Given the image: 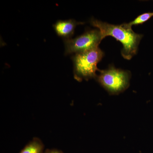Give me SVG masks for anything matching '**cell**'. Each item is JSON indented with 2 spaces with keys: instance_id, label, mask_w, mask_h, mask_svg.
Returning <instances> with one entry per match:
<instances>
[{
  "instance_id": "6",
  "label": "cell",
  "mask_w": 153,
  "mask_h": 153,
  "mask_svg": "<svg viewBox=\"0 0 153 153\" xmlns=\"http://www.w3.org/2000/svg\"><path fill=\"white\" fill-rule=\"evenodd\" d=\"M44 145L41 140L38 138H35L20 153H44Z\"/></svg>"
},
{
  "instance_id": "4",
  "label": "cell",
  "mask_w": 153,
  "mask_h": 153,
  "mask_svg": "<svg viewBox=\"0 0 153 153\" xmlns=\"http://www.w3.org/2000/svg\"><path fill=\"white\" fill-rule=\"evenodd\" d=\"M103 39L99 30H88L74 39H64L66 55L86 52L98 47Z\"/></svg>"
},
{
  "instance_id": "7",
  "label": "cell",
  "mask_w": 153,
  "mask_h": 153,
  "mask_svg": "<svg viewBox=\"0 0 153 153\" xmlns=\"http://www.w3.org/2000/svg\"><path fill=\"white\" fill-rule=\"evenodd\" d=\"M153 16V12L152 13H147L141 14L137 17L134 20L129 22L126 23L127 25L130 27H131L133 25H142Z\"/></svg>"
},
{
  "instance_id": "1",
  "label": "cell",
  "mask_w": 153,
  "mask_h": 153,
  "mask_svg": "<svg viewBox=\"0 0 153 153\" xmlns=\"http://www.w3.org/2000/svg\"><path fill=\"white\" fill-rule=\"evenodd\" d=\"M91 24L101 32L102 38L111 36L122 44L121 55L125 59L130 60L136 55L143 35L134 33L126 23L114 25L96 19L91 20Z\"/></svg>"
},
{
  "instance_id": "3",
  "label": "cell",
  "mask_w": 153,
  "mask_h": 153,
  "mask_svg": "<svg viewBox=\"0 0 153 153\" xmlns=\"http://www.w3.org/2000/svg\"><path fill=\"white\" fill-rule=\"evenodd\" d=\"M95 79L111 95L118 94L129 87L130 72L110 66L105 70H99Z\"/></svg>"
},
{
  "instance_id": "2",
  "label": "cell",
  "mask_w": 153,
  "mask_h": 153,
  "mask_svg": "<svg viewBox=\"0 0 153 153\" xmlns=\"http://www.w3.org/2000/svg\"><path fill=\"white\" fill-rule=\"evenodd\" d=\"M104 55L99 47L86 52L74 54L72 57L74 63V77L77 81L95 78L96 71L99 70L97 65Z\"/></svg>"
},
{
  "instance_id": "5",
  "label": "cell",
  "mask_w": 153,
  "mask_h": 153,
  "mask_svg": "<svg viewBox=\"0 0 153 153\" xmlns=\"http://www.w3.org/2000/svg\"><path fill=\"white\" fill-rule=\"evenodd\" d=\"M84 24L83 22H76L74 19L59 20L53 25V27L57 36L64 39H68L71 38L74 35V30L77 25Z\"/></svg>"
},
{
  "instance_id": "8",
  "label": "cell",
  "mask_w": 153,
  "mask_h": 153,
  "mask_svg": "<svg viewBox=\"0 0 153 153\" xmlns=\"http://www.w3.org/2000/svg\"><path fill=\"white\" fill-rule=\"evenodd\" d=\"M44 153H63L62 152L56 149H48Z\"/></svg>"
}]
</instances>
